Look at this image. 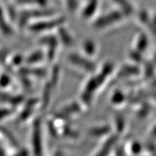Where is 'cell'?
I'll use <instances>...</instances> for the list:
<instances>
[{"instance_id":"1","label":"cell","mask_w":156,"mask_h":156,"mask_svg":"<svg viewBox=\"0 0 156 156\" xmlns=\"http://www.w3.org/2000/svg\"><path fill=\"white\" fill-rule=\"evenodd\" d=\"M115 3L119 5L124 11H130L132 9L131 5L128 0H113Z\"/></svg>"},{"instance_id":"2","label":"cell","mask_w":156,"mask_h":156,"mask_svg":"<svg viewBox=\"0 0 156 156\" xmlns=\"http://www.w3.org/2000/svg\"><path fill=\"white\" fill-rule=\"evenodd\" d=\"M67 3L69 4L70 7H75L77 3V0H67Z\"/></svg>"}]
</instances>
